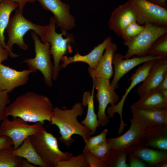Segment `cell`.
Segmentation results:
<instances>
[{
	"mask_svg": "<svg viewBox=\"0 0 167 167\" xmlns=\"http://www.w3.org/2000/svg\"><path fill=\"white\" fill-rule=\"evenodd\" d=\"M10 55L9 50L7 49L3 48L0 45V64L2 62L6 60Z\"/></svg>",
	"mask_w": 167,
	"mask_h": 167,
	"instance_id": "obj_38",
	"label": "cell"
},
{
	"mask_svg": "<svg viewBox=\"0 0 167 167\" xmlns=\"http://www.w3.org/2000/svg\"><path fill=\"white\" fill-rule=\"evenodd\" d=\"M128 153L126 149L111 148L105 163L106 167H128L126 163Z\"/></svg>",
	"mask_w": 167,
	"mask_h": 167,
	"instance_id": "obj_27",
	"label": "cell"
},
{
	"mask_svg": "<svg viewBox=\"0 0 167 167\" xmlns=\"http://www.w3.org/2000/svg\"><path fill=\"white\" fill-rule=\"evenodd\" d=\"M136 21L135 10L129 1L119 5L112 12L108 22L109 29L120 36L123 30Z\"/></svg>",
	"mask_w": 167,
	"mask_h": 167,
	"instance_id": "obj_16",
	"label": "cell"
},
{
	"mask_svg": "<svg viewBox=\"0 0 167 167\" xmlns=\"http://www.w3.org/2000/svg\"><path fill=\"white\" fill-rule=\"evenodd\" d=\"M50 28L46 39V42H49L51 47L50 53L54 59V69L52 79L54 81L57 80L59 72L62 69L60 64L61 59L64 55L72 51L71 44H74V39L71 34H68L64 38L62 33H58L55 31L56 21L54 17L50 18Z\"/></svg>",
	"mask_w": 167,
	"mask_h": 167,
	"instance_id": "obj_6",
	"label": "cell"
},
{
	"mask_svg": "<svg viewBox=\"0 0 167 167\" xmlns=\"http://www.w3.org/2000/svg\"><path fill=\"white\" fill-rule=\"evenodd\" d=\"M31 34L34 44L35 56L34 58L26 59L24 62L32 73L39 70L43 75L45 84L51 87L53 85L54 65L50 57V44L48 42L43 43L34 32H31Z\"/></svg>",
	"mask_w": 167,
	"mask_h": 167,
	"instance_id": "obj_5",
	"label": "cell"
},
{
	"mask_svg": "<svg viewBox=\"0 0 167 167\" xmlns=\"http://www.w3.org/2000/svg\"><path fill=\"white\" fill-rule=\"evenodd\" d=\"M157 89L159 90L167 89V71L165 72L163 79L159 85Z\"/></svg>",
	"mask_w": 167,
	"mask_h": 167,
	"instance_id": "obj_39",
	"label": "cell"
},
{
	"mask_svg": "<svg viewBox=\"0 0 167 167\" xmlns=\"http://www.w3.org/2000/svg\"><path fill=\"white\" fill-rule=\"evenodd\" d=\"M136 14V21L139 24H149L167 28V8L147 0H128Z\"/></svg>",
	"mask_w": 167,
	"mask_h": 167,
	"instance_id": "obj_9",
	"label": "cell"
},
{
	"mask_svg": "<svg viewBox=\"0 0 167 167\" xmlns=\"http://www.w3.org/2000/svg\"><path fill=\"white\" fill-rule=\"evenodd\" d=\"M108 131V130L105 129L99 134L84 139L85 145L83 151H89L99 144L106 142Z\"/></svg>",
	"mask_w": 167,
	"mask_h": 167,
	"instance_id": "obj_32",
	"label": "cell"
},
{
	"mask_svg": "<svg viewBox=\"0 0 167 167\" xmlns=\"http://www.w3.org/2000/svg\"><path fill=\"white\" fill-rule=\"evenodd\" d=\"M36 166L30 163L25 159L24 158L22 164V167H35Z\"/></svg>",
	"mask_w": 167,
	"mask_h": 167,
	"instance_id": "obj_42",
	"label": "cell"
},
{
	"mask_svg": "<svg viewBox=\"0 0 167 167\" xmlns=\"http://www.w3.org/2000/svg\"><path fill=\"white\" fill-rule=\"evenodd\" d=\"M0 123L1 136H6L12 139L13 150L17 148L27 137L39 131L44 125L39 122L29 124L18 117H13L12 120L5 117Z\"/></svg>",
	"mask_w": 167,
	"mask_h": 167,
	"instance_id": "obj_7",
	"label": "cell"
},
{
	"mask_svg": "<svg viewBox=\"0 0 167 167\" xmlns=\"http://www.w3.org/2000/svg\"><path fill=\"white\" fill-rule=\"evenodd\" d=\"M144 28L145 25H139L136 21L129 24L123 30L120 36L123 40V43L129 41L138 35Z\"/></svg>",
	"mask_w": 167,
	"mask_h": 167,
	"instance_id": "obj_30",
	"label": "cell"
},
{
	"mask_svg": "<svg viewBox=\"0 0 167 167\" xmlns=\"http://www.w3.org/2000/svg\"><path fill=\"white\" fill-rule=\"evenodd\" d=\"M27 2L33 3L35 2L36 0H27Z\"/></svg>",
	"mask_w": 167,
	"mask_h": 167,
	"instance_id": "obj_45",
	"label": "cell"
},
{
	"mask_svg": "<svg viewBox=\"0 0 167 167\" xmlns=\"http://www.w3.org/2000/svg\"><path fill=\"white\" fill-rule=\"evenodd\" d=\"M144 25V28L141 33L131 40L123 43L128 48L126 53L124 55V58H129L135 55L138 57L146 56L149 48L155 41L167 33V28L149 24Z\"/></svg>",
	"mask_w": 167,
	"mask_h": 167,
	"instance_id": "obj_8",
	"label": "cell"
},
{
	"mask_svg": "<svg viewBox=\"0 0 167 167\" xmlns=\"http://www.w3.org/2000/svg\"><path fill=\"white\" fill-rule=\"evenodd\" d=\"M12 153L13 155L24 158L36 166L46 167L32 144L29 136L27 137L17 148L13 150Z\"/></svg>",
	"mask_w": 167,
	"mask_h": 167,
	"instance_id": "obj_24",
	"label": "cell"
},
{
	"mask_svg": "<svg viewBox=\"0 0 167 167\" xmlns=\"http://www.w3.org/2000/svg\"><path fill=\"white\" fill-rule=\"evenodd\" d=\"M132 118L143 129L167 126V108L140 109L131 105Z\"/></svg>",
	"mask_w": 167,
	"mask_h": 167,
	"instance_id": "obj_13",
	"label": "cell"
},
{
	"mask_svg": "<svg viewBox=\"0 0 167 167\" xmlns=\"http://www.w3.org/2000/svg\"><path fill=\"white\" fill-rule=\"evenodd\" d=\"M31 143L46 167H56L58 163L73 156L71 153L61 151L57 138L43 126L29 136Z\"/></svg>",
	"mask_w": 167,
	"mask_h": 167,
	"instance_id": "obj_4",
	"label": "cell"
},
{
	"mask_svg": "<svg viewBox=\"0 0 167 167\" xmlns=\"http://www.w3.org/2000/svg\"><path fill=\"white\" fill-rule=\"evenodd\" d=\"M111 149L110 145L106 142L99 144L88 151L93 156L105 162Z\"/></svg>",
	"mask_w": 167,
	"mask_h": 167,
	"instance_id": "obj_33",
	"label": "cell"
},
{
	"mask_svg": "<svg viewBox=\"0 0 167 167\" xmlns=\"http://www.w3.org/2000/svg\"><path fill=\"white\" fill-rule=\"evenodd\" d=\"M56 167H89L84 153L58 162Z\"/></svg>",
	"mask_w": 167,
	"mask_h": 167,
	"instance_id": "obj_31",
	"label": "cell"
},
{
	"mask_svg": "<svg viewBox=\"0 0 167 167\" xmlns=\"http://www.w3.org/2000/svg\"><path fill=\"white\" fill-rule=\"evenodd\" d=\"M130 121V127L124 134L116 138L106 139L111 148L126 149L139 143L143 129L132 118Z\"/></svg>",
	"mask_w": 167,
	"mask_h": 167,
	"instance_id": "obj_18",
	"label": "cell"
},
{
	"mask_svg": "<svg viewBox=\"0 0 167 167\" xmlns=\"http://www.w3.org/2000/svg\"><path fill=\"white\" fill-rule=\"evenodd\" d=\"M89 167H106L105 162L93 156L88 151H83Z\"/></svg>",
	"mask_w": 167,
	"mask_h": 167,
	"instance_id": "obj_35",
	"label": "cell"
},
{
	"mask_svg": "<svg viewBox=\"0 0 167 167\" xmlns=\"http://www.w3.org/2000/svg\"><path fill=\"white\" fill-rule=\"evenodd\" d=\"M9 93L0 89V123L5 118V112L7 106L10 103Z\"/></svg>",
	"mask_w": 167,
	"mask_h": 167,
	"instance_id": "obj_34",
	"label": "cell"
},
{
	"mask_svg": "<svg viewBox=\"0 0 167 167\" xmlns=\"http://www.w3.org/2000/svg\"><path fill=\"white\" fill-rule=\"evenodd\" d=\"M1 136V134H0V137Z\"/></svg>",
	"mask_w": 167,
	"mask_h": 167,
	"instance_id": "obj_46",
	"label": "cell"
},
{
	"mask_svg": "<svg viewBox=\"0 0 167 167\" xmlns=\"http://www.w3.org/2000/svg\"><path fill=\"white\" fill-rule=\"evenodd\" d=\"M166 71L167 58L162 57L156 60L147 77L137 89L140 98L157 89Z\"/></svg>",
	"mask_w": 167,
	"mask_h": 167,
	"instance_id": "obj_15",
	"label": "cell"
},
{
	"mask_svg": "<svg viewBox=\"0 0 167 167\" xmlns=\"http://www.w3.org/2000/svg\"><path fill=\"white\" fill-rule=\"evenodd\" d=\"M111 40L110 37L105 38L101 43L95 47L90 53L85 55H81L77 52L72 56L68 57L64 55L61 60V67L65 68L71 63L82 62L87 64L90 68L93 69H95L106 47Z\"/></svg>",
	"mask_w": 167,
	"mask_h": 167,
	"instance_id": "obj_19",
	"label": "cell"
},
{
	"mask_svg": "<svg viewBox=\"0 0 167 167\" xmlns=\"http://www.w3.org/2000/svg\"><path fill=\"white\" fill-rule=\"evenodd\" d=\"M161 6L167 8V0H147Z\"/></svg>",
	"mask_w": 167,
	"mask_h": 167,
	"instance_id": "obj_40",
	"label": "cell"
},
{
	"mask_svg": "<svg viewBox=\"0 0 167 167\" xmlns=\"http://www.w3.org/2000/svg\"><path fill=\"white\" fill-rule=\"evenodd\" d=\"M95 89V86L93 85L91 92L87 91L83 94L82 103L83 106H87V111L85 118L80 122L90 130L92 134L96 133L97 128L100 126L97 115L95 112L94 101Z\"/></svg>",
	"mask_w": 167,
	"mask_h": 167,
	"instance_id": "obj_23",
	"label": "cell"
},
{
	"mask_svg": "<svg viewBox=\"0 0 167 167\" xmlns=\"http://www.w3.org/2000/svg\"><path fill=\"white\" fill-rule=\"evenodd\" d=\"M167 161H163L157 167H167Z\"/></svg>",
	"mask_w": 167,
	"mask_h": 167,
	"instance_id": "obj_44",
	"label": "cell"
},
{
	"mask_svg": "<svg viewBox=\"0 0 167 167\" xmlns=\"http://www.w3.org/2000/svg\"><path fill=\"white\" fill-rule=\"evenodd\" d=\"M155 60L146 62L143 63L142 65L139 66L135 70V72L128 79V80H131V83L129 87L126 89V92L121 99L116 105L108 107L106 108V113L110 118H113L115 113H118L119 115L120 123L118 130L119 134L121 133L124 127L127 125V124L125 123L122 118V109L126 99L131 91L135 86L139 83L143 82L146 79Z\"/></svg>",
	"mask_w": 167,
	"mask_h": 167,
	"instance_id": "obj_11",
	"label": "cell"
},
{
	"mask_svg": "<svg viewBox=\"0 0 167 167\" xmlns=\"http://www.w3.org/2000/svg\"><path fill=\"white\" fill-rule=\"evenodd\" d=\"M160 90L163 96L167 99V89H163Z\"/></svg>",
	"mask_w": 167,
	"mask_h": 167,
	"instance_id": "obj_43",
	"label": "cell"
},
{
	"mask_svg": "<svg viewBox=\"0 0 167 167\" xmlns=\"http://www.w3.org/2000/svg\"><path fill=\"white\" fill-rule=\"evenodd\" d=\"M132 105L140 109L167 108V99L157 89L140 99Z\"/></svg>",
	"mask_w": 167,
	"mask_h": 167,
	"instance_id": "obj_26",
	"label": "cell"
},
{
	"mask_svg": "<svg viewBox=\"0 0 167 167\" xmlns=\"http://www.w3.org/2000/svg\"><path fill=\"white\" fill-rule=\"evenodd\" d=\"M126 150L128 155L137 157L148 163L151 167H157L161 163L167 161V151L152 149L140 142Z\"/></svg>",
	"mask_w": 167,
	"mask_h": 167,
	"instance_id": "obj_21",
	"label": "cell"
},
{
	"mask_svg": "<svg viewBox=\"0 0 167 167\" xmlns=\"http://www.w3.org/2000/svg\"><path fill=\"white\" fill-rule=\"evenodd\" d=\"M147 54L142 57H134L125 59L124 55L115 52L113 55L112 64L114 72L113 79L110 83L115 89L119 87L118 83L121 78L136 66L150 60H155L162 57Z\"/></svg>",
	"mask_w": 167,
	"mask_h": 167,
	"instance_id": "obj_14",
	"label": "cell"
},
{
	"mask_svg": "<svg viewBox=\"0 0 167 167\" xmlns=\"http://www.w3.org/2000/svg\"><path fill=\"white\" fill-rule=\"evenodd\" d=\"M43 9L50 11L54 15L56 24L60 28L64 36H67V31L75 26V20L70 12L67 3L61 0H36Z\"/></svg>",
	"mask_w": 167,
	"mask_h": 167,
	"instance_id": "obj_12",
	"label": "cell"
},
{
	"mask_svg": "<svg viewBox=\"0 0 167 167\" xmlns=\"http://www.w3.org/2000/svg\"><path fill=\"white\" fill-rule=\"evenodd\" d=\"M18 8V3L12 0H0V45L5 49L7 48L5 42L4 32L9 22L11 13Z\"/></svg>",
	"mask_w": 167,
	"mask_h": 167,
	"instance_id": "obj_25",
	"label": "cell"
},
{
	"mask_svg": "<svg viewBox=\"0 0 167 167\" xmlns=\"http://www.w3.org/2000/svg\"><path fill=\"white\" fill-rule=\"evenodd\" d=\"M13 146V142L10 138L6 136L0 137V151L10 148Z\"/></svg>",
	"mask_w": 167,
	"mask_h": 167,
	"instance_id": "obj_37",
	"label": "cell"
},
{
	"mask_svg": "<svg viewBox=\"0 0 167 167\" xmlns=\"http://www.w3.org/2000/svg\"><path fill=\"white\" fill-rule=\"evenodd\" d=\"M31 71L28 70L18 71L8 66L0 64V89L9 93L18 87L28 82Z\"/></svg>",
	"mask_w": 167,
	"mask_h": 167,
	"instance_id": "obj_17",
	"label": "cell"
},
{
	"mask_svg": "<svg viewBox=\"0 0 167 167\" xmlns=\"http://www.w3.org/2000/svg\"><path fill=\"white\" fill-rule=\"evenodd\" d=\"M140 142L149 147L167 151V126L143 129Z\"/></svg>",
	"mask_w": 167,
	"mask_h": 167,
	"instance_id": "obj_22",
	"label": "cell"
},
{
	"mask_svg": "<svg viewBox=\"0 0 167 167\" xmlns=\"http://www.w3.org/2000/svg\"><path fill=\"white\" fill-rule=\"evenodd\" d=\"M54 107L47 96L33 91H29L17 96L6 107L5 117L20 118L26 122H50Z\"/></svg>",
	"mask_w": 167,
	"mask_h": 167,
	"instance_id": "obj_1",
	"label": "cell"
},
{
	"mask_svg": "<svg viewBox=\"0 0 167 167\" xmlns=\"http://www.w3.org/2000/svg\"><path fill=\"white\" fill-rule=\"evenodd\" d=\"M147 54L167 58V33L155 41L149 48Z\"/></svg>",
	"mask_w": 167,
	"mask_h": 167,
	"instance_id": "obj_29",
	"label": "cell"
},
{
	"mask_svg": "<svg viewBox=\"0 0 167 167\" xmlns=\"http://www.w3.org/2000/svg\"><path fill=\"white\" fill-rule=\"evenodd\" d=\"M18 3L19 6V9L23 11V9L26 3L27 2V0H12Z\"/></svg>",
	"mask_w": 167,
	"mask_h": 167,
	"instance_id": "obj_41",
	"label": "cell"
},
{
	"mask_svg": "<svg viewBox=\"0 0 167 167\" xmlns=\"http://www.w3.org/2000/svg\"><path fill=\"white\" fill-rule=\"evenodd\" d=\"M93 85L97 90L96 95L99 105L97 117L100 126L104 127L109 121L110 118L106 113L108 105L111 106L116 105L119 101V97L110 82V79L92 77Z\"/></svg>",
	"mask_w": 167,
	"mask_h": 167,
	"instance_id": "obj_10",
	"label": "cell"
},
{
	"mask_svg": "<svg viewBox=\"0 0 167 167\" xmlns=\"http://www.w3.org/2000/svg\"><path fill=\"white\" fill-rule=\"evenodd\" d=\"M13 146L0 151V167H22L24 158L13 155Z\"/></svg>",
	"mask_w": 167,
	"mask_h": 167,
	"instance_id": "obj_28",
	"label": "cell"
},
{
	"mask_svg": "<svg viewBox=\"0 0 167 167\" xmlns=\"http://www.w3.org/2000/svg\"><path fill=\"white\" fill-rule=\"evenodd\" d=\"M83 106L82 103L79 102L75 104L70 109L64 106L62 109L57 106L54 108L50 122L58 127L61 135L59 140L67 148L75 141L72 137L73 135H79L84 140L88 139L92 135L77 120L78 117L82 116L84 113Z\"/></svg>",
	"mask_w": 167,
	"mask_h": 167,
	"instance_id": "obj_2",
	"label": "cell"
},
{
	"mask_svg": "<svg viewBox=\"0 0 167 167\" xmlns=\"http://www.w3.org/2000/svg\"><path fill=\"white\" fill-rule=\"evenodd\" d=\"M127 158L128 167H146L147 165L142 160L135 156L129 154Z\"/></svg>",
	"mask_w": 167,
	"mask_h": 167,
	"instance_id": "obj_36",
	"label": "cell"
},
{
	"mask_svg": "<svg viewBox=\"0 0 167 167\" xmlns=\"http://www.w3.org/2000/svg\"><path fill=\"white\" fill-rule=\"evenodd\" d=\"M49 28V24L42 26L35 24L24 17L22 11L19 8L16 9L6 28L8 37L6 45L10 52V57L15 58L19 56L12 52L13 45L15 44L23 50L28 49V46L24 41V37L28 31H33L40 36L41 42L45 43L46 42Z\"/></svg>",
	"mask_w": 167,
	"mask_h": 167,
	"instance_id": "obj_3",
	"label": "cell"
},
{
	"mask_svg": "<svg viewBox=\"0 0 167 167\" xmlns=\"http://www.w3.org/2000/svg\"><path fill=\"white\" fill-rule=\"evenodd\" d=\"M116 44L111 41L106 47L105 51L100 60L96 68H88V72L92 77L104 78L110 79L114 74L112 67L113 54L117 50Z\"/></svg>",
	"mask_w": 167,
	"mask_h": 167,
	"instance_id": "obj_20",
	"label": "cell"
}]
</instances>
